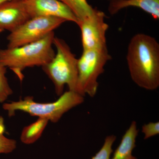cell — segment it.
<instances>
[{"label": "cell", "mask_w": 159, "mask_h": 159, "mask_svg": "<svg viewBox=\"0 0 159 159\" xmlns=\"http://www.w3.org/2000/svg\"><path fill=\"white\" fill-rule=\"evenodd\" d=\"M7 68L0 62V103H3L13 93L6 77Z\"/></svg>", "instance_id": "15"}, {"label": "cell", "mask_w": 159, "mask_h": 159, "mask_svg": "<svg viewBox=\"0 0 159 159\" xmlns=\"http://www.w3.org/2000/svg\"><path fill=\"white\" fill-rule=\"evenodd\" d=\"M31 19L23 0H9L0 5V28L10 32Z\"/></svg>", "instance_id": "9"}, {"label": "cell", "mask_w": 159, "mask_h": 159, "mask_svg": "<svg viewBox=\"0 0 159 159\" xmlns=\"http://www.w3.org/2000/svg\"><path fill=\"white\" fill-rule=\"evenodd\" d=\"M70 9L75 16L80 21L90 16L95 9L93 8L87 0H58Z\"/></svg>", "instance_id": "13"}, {"label": "cell", "mask_w": 159, "mask_h": 159, "mask_svg": "<svg viewBox=\"0 0 159 159\" xmlns=\"http://www.w3.org/2000/svg\"><path fill=\"white\" fill-rule=\"evenodd\" d=\"M48 122V119L38 118L36 121L23 129L21 141L27 145L36 142L41 136Z\"/></svg>", "instance_id": "12"}, {"label": "cell", "mask_w": 159, "mask_h": 159, "mask_svg": "<svg viewBox=\"0 0 159 159\" xmlns=\"http://www.w3.org/2000/svg\"><path fill=\"white\" fill-rule=\"evenodd\" d=\"M31 18L54 16L79 25V20L68 7L58 0H23Z\"/></svg>", "instance_id": "8"}, {"label": "cell", "mask_w": 159, "mask_h": 159, "mask_svg": "<svg viewBox=\"0 0 159 159\" xmlns=\"http://www.w3.org/2000/svg\"><path fill=\"white\" fill-rule=\"evenodd\" d=\"M142 132L144 134V139H148L159 134V122H151L142 126Z\"/></svg>", "instance_id": "17"}, {"label": "cell", "mask_w": 159, "mask_h": 159, "mask_svg": "<svg viewBox=\"0 0 159 159\" xmlns=\"http://www.w3.org/2000/svg\"><path fill=\"white\" fill-rule=\"evenodd\" d=\"M105 15L95 9L93 14L80 21V28L83 50L99 48L107 46V31L108 24L105 21Z\"/></svg>", "instance_id": "7"}, {"label": "cell", "mask_w": 159, "mask_h": 159, "mask_svg": "<svg viewBox=\"0 0 159 159\" xmlns=\"http://www.w3.org/2000/svg\"><path fill=\"white\" fill-rule=\"evenodd\" d=\"M54 37L53 31L35 42L0 49V62L13 71L20 81H23L25 69L43 66L53 59L55 54L52 47Z\"/></svg>", "instance_id": "2"}, {"label": "cell", "mask_w": 159, "mask_h": 159, "mask_svg": "<svg viewBox=\"0 0 159 159\" xmlns=\"http://www.w3.org/2000/svg\"><path fill=\"white\" fill-rule=\"evenodd\" d=\"M129 7H138L150 14L154 19H159V0H111L108 10L110 14L113 15Z\"/></svg>", "instance_id": "10"}, {"label": "cell", "mask_w": 159, "mask_h": 159, "mask_svg": "<svg viewBox=\"0 0 159 159\" xmlns=\"http://www.w3.org/2000/svg\"><path fill=\"white\" fill-rule=\"evenodd\" d=\"M116 139V137L114 135L107 137L103 146L92 159H110L111 155L113 152L112 146Z\"/></svg>", "instance_id": "16"}, {"label": "cell", "mask_w": 159, "mask_h": 159, "mask_svg": "<svg viewBox=\"0 0 159 159\" xmlns=\"http://www.w3.org/2000/svg\"><path fill=\"white\" fill-rule=\"evenodd\" d=\"M126 60L131 78L137 85L153 91L159 86V44L155 38L139 33L129 41Z\"/></svg>", "instance_id": "1"}, {"label": "cell", "mask_w": 159, "mask_h": 159, "mask_svg": "<svg viewBox=\"0 0 159 159\" xmlns=\"http://www.w3.org/2000/svg\"><path fill=\"white\" fill-rule=\"evenodd\" d=\"M3 31H4V30L0 28V33H2V32H3Z\"/></svg>", "instance_id": "19"}, {"label": "cell", "mask_w": 159, "mask_h": 159, "mask_svg": "<svg viewBox=\"0 0 159 159\" xmlns=\"http://www.w3.org/2000/svg\"><path fill=\"white\" fill-rule=\"evenodd\" d=\"M111 58L107 46L83 50L77 62L78 79L77 93L84 97H95L98 90L99 76L104 72V66Z\"/></svg>", "instance_id": "5"}, {"label": "cell", "mask_w": 159, "mask_h": 159, "mask_svg": "<svg viewBox=\"0 0 159 159\" xmlns=\"http://www.w3.org/2000/svg\"><path fill=\"white\" fill-rule=\"evenodd\" d=\"M84 97L74 91L69 90L63 93L57 101L41 103L35 102L33 97H27L19 101L4 102L3 108L9 117L14 116L17 111H21L32 116L43 118L56 123L63 115L71 109L82 104Z\"/></svg>", "instance_id": "3"}, {"label": "cell", "mask_w": 159, "mask_h": 159, "mask_svg": "<svg viewBox=\"0 0 159 159\" xmlns=\"http://www.w3.org/2000/svg\"><path fill=\"white\" fill-rule=\"evenodd\" d=\"M53 44L56 53L50 62L42 67L43 70L53 82L57 96L63 93L65 85L69 90L77 92L78 59L63 39L54 37Z\"/></svg>", "instance_id": "4"}, {"label": "cell", "mask_w": 159, "mask_h": 159, "mask_svg": "<svg viewBox=\"0 0 159 159\" xmlns=\"http://www.w3.org/2000/svg\"><path fill=\"white\" fill-rule=\"evenodd\" d=\"M139 134L136 122L133 121L122 137L120 144L115 151L111 159H137L132 155L136 146V140Z\"/></svg>", "instance_id": "11"}, {"label": "cell", "mask_w": 159, "mask_h": 159, "mask_svg": "<svg viewBox=\"0 0 159 159\" xmlns=\"http://www.w3.org/2000/svg\"><path fill=\"white\" fill-rule=\"evenodd\" d=\"M6 130L5 120L0 116V154L12 152L16 147V142L14 139H9L4 135Z\"/></svg>", "instance_id": "14"}, {"label": "cell", "mask_w": 159, "mask_h": 159, "mask_svg": "<svg viewBox=\"0 0 159 159\" xmlns=\"http://www.w3.org/2000/svg\"><path fill=\"white\" fill-rule=\"evenodd\" d=\"M67 21L61 18L42 16L30 19L10 32L7 48H14L35 42L54 31Z\"/></svg>", "instance_id": "6"}, {"label": "cell", "mask_w": 159, "mask_h": 159, "mask_svg": "<svg viewBox=\"0 0 159 159\" xmlns=\"http://www.w3.org/2000/svg\"><path fill=\"white\" fill-rule=\"evenodd\" d=\"M7 1H9V0H0V5L2 4V3L4 2Z\"/></svg>", "instance_id": "18"}]
</instances>
